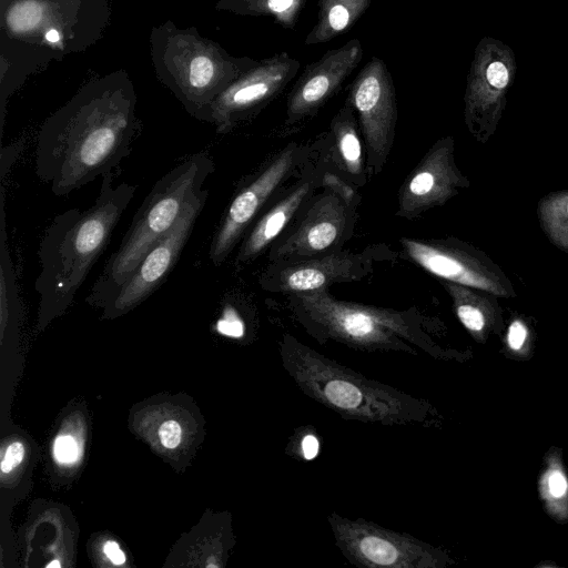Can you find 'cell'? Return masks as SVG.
Masks as SVG:
<instances>
[{
	"label": "cell",
	"mask_w": 568,
	"mask_h": 568,
	"mask_svg": "<svg viewBox=\"0 0 568 568\" xmlns=\"http://www.w3.org/2000/svg\"><path fill=\"white\" fill-rule=\"evenodd\" d=\"M159 435L163 446L175 448L181 440V427L175 420H166L160 426Z\"/></svg>",
	"instance_id": "83f0119b"
},
{
	"label": "cell",
	"mask_w": 568,
	"mask_h": 568,
	"mask_svg": "<svg viewBox=\"0 0 568 568\" xmlns=\"http://www.w3.org/2000/svg\"><path fill=\"white\" fill-rule=\"evenodd\" d=\"M363 53L361 41L351 39L307 64L287 97L285 123L296 124L315 115L358 67Z\"/></svg>",
	"instance_id": "7c38bea8"
},
{
	"label": "cell",
	"mask_w": 568,
	"mask_h": 568,
	"mask_svg": "<svg viewBox=\"0 0 568 568\" xmlns=\"http://www.w3.org/2000/svg\"><path fill=\"white\" fill-rule=\"evenodd\" d=\"M104 552L115 565H121L125 561V556L115 541L105 542Z\"/></svg>",
	"instance_id": "f546056e"
},
{
	"label": "cell",
	"mask_w": 568,
	"mask_h": 568,
	"mask_svg": "<svg viewBox=\"0 0 568 568\" xmlns=\"http://www.w3.org/2000/svg\"><path fill=\"white\" fill-rule=\"evenodd\" d=\"M470 181L455 162V141L445 136L436 141L404 181L398 194L396 214L414 219L444 205L468 189Z\"/></svg>",
	"instance_id": "30bf717a"
},
{
	"label": "cell",
	"mask_w": 568,
	"mask_h": 568,
	"mask_svg": "<svg viewBox=\"0 0 568 568\" xmlns=\"http://www.w3.org/2000/svg\"><path fill=\"white\" fill-rule=\"evenodd\" d=\"M325 397L339 408H356L361 405L362 393L349 382L343 379L329 381L324 387Z\"/></svg>",
	"instance_id": "603a6c76"
},
{
	"label": "cell",
	"mask_w": 568,
	"mask_h": 568,
	"mask_svg": "<svg viewBox=\"0 0 568 568\" xmlns=\"http://www.w3.org/2000/svg\"><path fill=\"white\" fill-rule=\"evenodd\" d=\"M332 128L345 169L352 174L362 173V145L357 133L355 112L346 102L334 116Z\"/></svg>",
	"instance_id": "44dd1931"
},
{
	"label": "cell",
	"mask_w": 568,
	"mask_h": 568,
	"mask_svg": "<svg viewBox=\"0 0 568 568\" xmlns=\"http://www.w3.org/2000/svg\"><path fill=\"white\" fill-rule=\"evenodd\" d=\"M323 183L331 192L339 196L346 204H351L354 199V191L339 178L334 174H326Z\"/></svg>",
	"instance_id": "f1b7e54d"
},
{
	"label": "cell",
	"mask_w": 568,
	"mask_h": 568,
	"mask_svg": "<svg viewBox=\"0 0 568 568\" xmlns=\"http://www.w3.org/2000/svg\"><path fill=\"white\" fill-rule=\"evenodd\" d=\"M358 549L364 558L379 566H394L402 556L393 541L376 535L362 537Z\"/></svg>",
	"instance_id": "7402d4cb"
},
{
	"label": "cell",
	"mask_w": 568,
	"mask_h": 568,
	"mask_svg": "<svg viewBox=\"0 0 568 568\" xmlns=\"http://www.w3.org/2000/svg\"><path fill=\"white\" fill-rule=\"evenodd\" d=\"M161 79L201 121L213 101L258 61L230 55L220 45L186 31L165 34L155 50Z\"/></svg>",
	"instance_id": "277c9868"
},
{
	"label": "cell",
	"mask_w": 568,
	"mask_h": 568,
	"mask_svg": "<svg viewBox=\"0 0 568 568\" xmlns=\"http://www.w3.org/2000/svg\"><path fill=\"white\" fill-rule=\"evenodd\" d=\"M53 453L59 463H74L79 456L78 445L69 435L59 436L54 442Z\"/></svg>",
	"instance_id": "d4e9b609"
},
{
	"label": "cell",
	"mask_w": 568,
	"mask_h": 568,
	"mask_svg": "<svg viewBox=\"0 0 568 568\" xmlns=\"http://www.w3.org/2000/svg\"><path fill=\"white\" fill-rule=\"evenodd\" d=\"M302 450L306 459H313L318 453V442L316 437L306 435L302 442Z\"/></svg>",
	"instance_id": "4dcf8cb0"
},
{
	"label": "cell",
	"mask_w": 568,
	"mask_h": 568,
	"mask_svg": "<svg viewBox=\"0 0 568 568\" xmlns=\"http://www.w3.org/2000/svg\"><path fill=\"white\" fill-rule=\"evenodd\" d=\"M345 102L357 114L368 164L378 172L393 146L397 122L396 91L383 59L373 55L361 69Z\"/></svg>",
	"instance_id": "8992f818"
},
{
	"label": "cell",
	"mask_w": 568,
	"mask_h": 568,
	"mask_svg": "<svg viewBox=\"0 0 568 568\" xmlns=\"http://www.w3.org/2000/svg\"><path fill=\"white\" fill-rule=\"evenodd\" d=\"M530 339V327L524 316H513L505 333L507 347L513 352H521Z\"/></svg>",
	"instance_id": "cb8c5ba5"
},
{
	"label": "cell",
	"mask_w": 568,
	"mask_h": 568,
	"mask_svg": "<svg viewBox=\"0 0 568 568\" xmlns=\"http://www.w3.org/2000/svg\"><path fill=\"white\" fill-rule=\"evenodd\" d=\"M209 196L202 189L185 205L174 226L145 253L129 278L105 303L110 314L124 313L154 293L176 265Z\"/></svg>",
	"instance_id": "ba28073f"
},
{
	"label": "cell",
	"mask_w": 568,
	"mask_h": 568,
	"mask_svg": "<svg viewBox=\"0 0 568 568\" xmlns=\"http://www.w3.org/2000/svg\"><path fill=\"white\" fill-rule=\"evenodd\" d=\"M292 297L296 306L315 323L354 341H386L392 333L405 334L408 329L403 314L339 301L326 288L294 293Z\"/></svg>",
	"instance_id": "9c48e42d"
},
{
	"label": "cell",
	"mask_w": 568,
	"mask_h": 568,
	"mask_svg": "<svg viewBox=\"0 0 568 568\" xmlns=\"http://www.w3.org/2000/svg\"><path fill=\"white\" fill-rule=\"evenodd\" d=\"M347 206L333 192L318 196L296 230L274 247L271 260L290 263L333 252L347 226Z\"/></svg>",
	"instance_id": "4fadbf2b"
},
{
	"label": "cell",
	"mask_w": 568,
	"mask_h": 568,
	"mask_svg": "<svg viewBox=\"0 0 568 568\" xmlns=\"http://www.w3.org/2000/svg\"><path fill=\"white\" fill-rule=\"evenodd\" d=\"M214 171L206 152L195 153L164 174L140 205L119 247L93 283L88 301L104 306L150 247L176 223L185 205Z\"/></svg>",
	"instance_id": "3957f363"
},
{
	"label": "cell",
	"mask_w": 568,
	"mask_h": 568,
	"mask_svg": "<svg viewBox=\"0 0 568 568\" xmlns=\"http://www.w3.org/2000/svg\"><path fill=\"white\" fill-rule=\"evenodd\" d=\"M372 0H318L317 21L305 44L325 43L349 30L368 10Z\"/></svg>",
	"instance_id": "e0dca14e"
},
{
	"label": "cell",
	"mask_w": 568,
	"mask_h": 568,
	"mask_svg": "<svg viewBox=\"0 0 568 568\" xmlns=\"http://www.w3.org/2000/svg\"><path fill=\"white\" fill-rule=\"evenodd\" d=\"M116 171L102 176L90 207L58 214L43 233L34 290L44 318L62 313L71 304L135 194L136 185L114 183Z\"/></svg>",
	"instance_id": "7a4b0ae2"
},
{
	"label": "cell",
	"mask_w": 568,
	"mask_h": 568,
	"mask_svg": "<svg viewBox=\"0 0 568 568\" xmlns=\"http://www.w3.org/2000/svg\"><path fill=\"white\" fill-rule=\"evenodd\" d=\"M406 255L439 280L475 287L498 297L514 298L517 292L509 277L489 255L456 237H402Z\"/></svg>",
	"instance_id": "5b68a950"
},
{
	"label": "cell",
	"mask_w": 568,
	"mask_h": 568,
	"mask_svg": "<svg viewBox=\"0 0 568 568\" xmlns=\"http://www.w3.org/2000/svg\"><path fill=\"white\" fill-rule=\"evenodd\" d=\"M453 301L459 322L478 341L504 327L501 307L496 295L484 290L439 280Z\"/></svg>",
	"instance_id": "9a60e30c"
},
{
	"label": "cell",
	"mask_w": 568,
	"mask_h": 568,
	"mask_svg": "<svg viewBox=\"0 0 568 568\" xmlns=\"http://www.w3.org/2000/svg\"><path fill=\"white\" fill-rule=\"evenodd\" d=\"M295 155V146L286 148L233 196L210 244L213 265L219 266L227 258L268 197L291 173Z\"/></svg>",
	"instance_id": "8fae6325"
},
{
	"label": "cell",
	"mask_w": 568,
	"mask_h": 568,
	"mask_svg": "<svg viewBox=\"0 0 568 568\" xmlns=\"http://www.w3.org/2000/svg\"><path fill=\"white\" fill-rule=\"evenodd\" d=\"M509 75L507 68L501 62H493L486 71V81L495 90H501L508 84Z\"/></svg>",
	"instance_id": "4316f807"
},
{
	"label": "cell",
	"mask_w": 568,
	"mask_h": 568,
	"mask_svg": "<svg viewBox=\"0 0 568 568\" xmlns=\"http://www.w3.org/2000/svg\"><path fill=\"white\" fill-rule=\"evenodd\" d=\"M300 67L287 52L260 60L213 101L206 122L214 124L217 133H229L282 93Z\"/></svg>",
	"instance_id": "52a82bcc"
},
{
	"label": "cell",
	"mask_w": 568,
	"mask_h": 568,
	"mask_svg": "<svg viewBox=\"0 0 568 568\" xmlns=\"http://www.w3.org/2000/svg\"><path fill=\"white\" fill-rule=\"evenodd\" d=\"M538 487L540 498L548 514L557 521H567L568 476L561 463L560 454L548 453Z\"/></svg>",
	"instance_id": "ac0fdd59"
},
{
	"label": "cell",
	"mask_w": 568,
	"mask_h": 568,
	"mask_svg": "<svg viewBox=\"0 0 568 568\" xmlns=\"http://www.w3.org/2000/svg\"><path fill=\"white\" fill-rule=\"evenodd\" d=\"M307 0H221L219 7L241 16L270 17L284 29L294 30Z\"/></svg>",
	"instance_id": "d6986e66"
},
{
	"label": "cell",
	"mask_w": 568,
	"mask_h": 568,
	"mask_svg": "<svg viewBox=\"0 0 568 568\" xmlns=\"http://www.w3.org/2000/svg\"><path fill=\"white\" fill-rule=\"evenodd\" d=\"M140 132L131 88L113 81L89 85L42 124L36 175L55 196L67 195L118 170Z\"/></svg>",
	"instance_id": "6da1fadb"
},
{
	"label": "cell",
	"mask_w": 568,
	"mask_h": 568,
	"mask_svg": "<svg viewBox=\"0 0 568 568\" xmlns=\"http://www.w3.org/2000/svg\"><path fill=\"white\" fill-rule=\"evenodd\" d=\"M24 447L20 442L10 444L2 454L1 459V471L3 474L10 473L17 467L23 459Z\"/></svg>",
	"instance_id": "484cf974"
},
{
	"label": "cell",
	"mask_w": 568,
	"mask_h": 568,
	"mask_svg": "<svg viewBox=\"0 0 568 568\" xmlns=\"http://www.w3.org/2000/svg\"><path fill=\"white\" fill-rule=\"evenodd\" d=\"M48 567H60V562L58 560H54L48 565Z\"/></svg>",
	"instance_id": "d6a6232c"
},
{
	"label": "cell",
	"mask_w": 568,
	"mask_h": 568,
	"mask_svg": "<svg viewBox=\"0 0 568 568\" xmlns=\"http://www.w3.org/2000/svg\"><path fill=\"white\" fill-rule=\"evenodd\" d=\"M537 217L547 239L568 253V189L549 192L537 203Z\"/></svg>",
	"instance_id": "ffe728a7"
},
{
	"label": "cell",
	"mask_w": 568,
	"mask_h": 568,
	"mask_svg": "<svg viewBox=\"0 0 568 568\" xmlns=\"http://www.w3.org/2000/svg\"><path fill=\"white\" fill-rule=\"evenodd\" d=\"M219 331L223 334L239 337L243 334V326L239 321H221Z\"/></svg>",
	"instance_id": "1f68e13d"
},
{
	"label": "cell",
	"mask_w": 568,
	"mask_h": 568,
	"mask_svg": "<svg viewBox=\"0 0 568 568\" xmlns=\"http://www.w3.org/2000/svg\"><path fill=\"white\" fill-rule=\"evenodd\" d=\"M372 257L364 253L333 251L331 253L282 263L266 273L261 283L266 290L303 293L327 288L336 282L358 281L372 271Z\"/></svg>",
	"instance_id": "5bb4252c"
},
{
	"label": "cell",
	"mask_w": 568,
	"mask_h": 568,
	"mask_svg": "<svg viewBox=\"0 0 568 568\" xmlns=\"http://www.w3.org/2000/svg\"><path fill=\"white\" fill-rule=\"evenodd\" d=\"M310 182L301 184L257 221L239 250L235 260L237 264L254 260L271 244L292 220L310 193Z\"/></svg>",
	"instance_id": "2e32d148"
}]
</instances>
